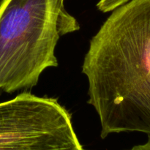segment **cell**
<instances>
[{
    "mask_svg": "<svg viewBox=\"0 0 150 150\" xmlns=\"http://www.w3.org/2000/svg\"><path fill=\"white\" fill-rule=\"evenodd\" d=\"M82 73L102 139L150 135V0H131L113 10L91 40Z\"/></svg>",
    "mask_w": 150,
    "mask_h": 150,
    "instance_id": "obj_1",
    "label": "cell"
},
{
    "mask_svg": "<svg viewBox=\"0 0 150 150\" xmlns=\"http://www.w3.org/2000/svg\"><path fill=\"white\" fill-rule=\"evenodd\" d=\"M65 0H1L0 92L35 86L45 69L57 67L63 35L80 29Z\"/></svg>",
    "mask_w": 150,
    "mask_h": 150,
    "instance_id": "obj_2",
    "label": "cell"
},
{
    "mask_svg": "<svg viewBox=\"0 0 150 150\" xmlns=\"http://www.w3.org/2000/svg\"><path fill=\"white\" fill-rule=\"evenodd\" d=\"M0 150H83L56 99L21 93L0 103Z\"/></svg>",
    "mask_w": 150,
    "mask_h": 150,
    "instance_id": "obj_3",
    "label": "cell"
},
{
    "mask_svg": "<svg viewBox=\"0 0 150 150\" xmlns=\"http://www.w3.org/2000/svg\"><path fill=\"white\" fill-rule=\"evenodd\" d=\"M130 1L131 0H100L97 4V7L100 11L108 13L113 11Z\"/></svg>",
    "mask_w": 150,
    "mask_h": 150,
    "instance_id": "obj_4",
    "label": "cell"
},
{
    "mask_svg": "<svg viewBox=\"0 0 150 150\" xmlns=\"http://www.w3.org/2000/svg\"><path fill=\"white\" fill-rule=\"evenodd\" d=\"M127 150H150V140L144 144L137 145V146L132 147L131 149Z\"/></svg>",
    "mask_w": 150,
    "mask_h": 150,
    "instance_id": "obj_5",
    "label": "cell"
}]
</instances>
